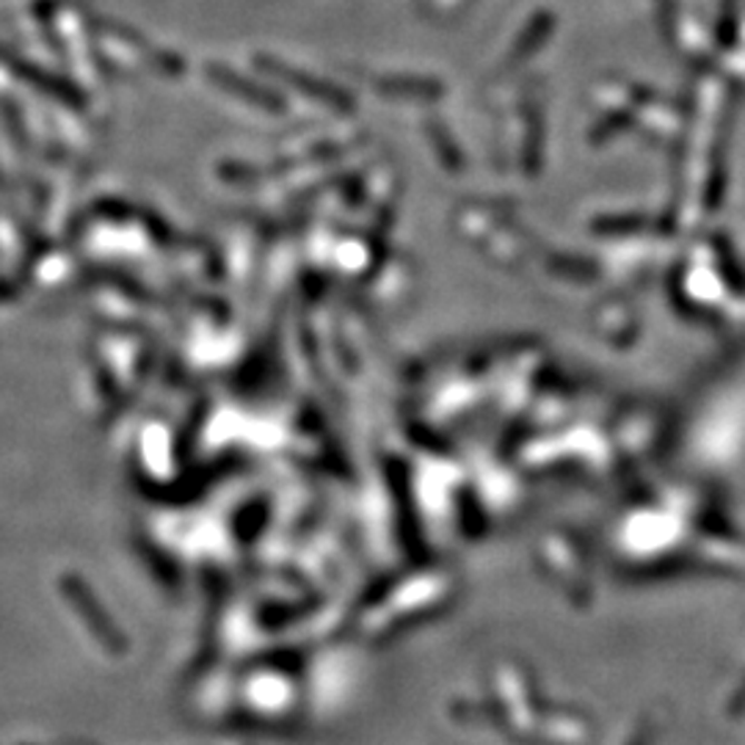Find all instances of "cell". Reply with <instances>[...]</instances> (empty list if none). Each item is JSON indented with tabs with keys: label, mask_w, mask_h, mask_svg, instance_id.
<instances>
[{
	"label": "cell",
	"mask_w": 745,
	"mask_h": 745,
	"mask_svg": "<svg viewBox=\"0 0 745 745\" xmlns=\"http://www.w3.org/2000/svg\"><path fill=\"white\" fill-rule=\"evenodd\" d=\"M213 78H218L224 86H229V89H233L235 95H238V91H241V95H246L252 102H259V106H280V102H276L274 97L263 95V91H254V86H248L246 80L235 78V75L222 72V69H216V72H213Z\"/></svg>",
	"instance_id": "7a4b0ae2"
},
{
	"label": "cell",
	"mask_w": 745,
	"mask_h": 745,
	"mask_svg": "<svg viewBox=\"0 0 745 745\" xmlns=\"http://www.w3.org/2000/svg\"><path fill=\"white\" fill-rule=\"evenodd\" d=\"M271 69H274V72L280 75V78H285V80H291V84H296L298 91H307V95L315 97V100L334 102V106H351L349 97L340 95V91H334L332 86H323L321 80L310 78V75H298V72H293V69L282 67V63H274V67H271Z\"/></svg>",
	"instance_id": "6da1fadb"
}]
</instances>
